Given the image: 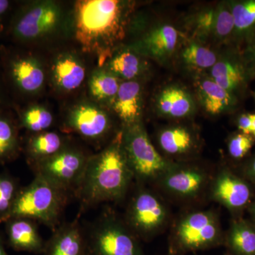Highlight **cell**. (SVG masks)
<instances>
[{
  "mask_svg": "<svg viewBox=\"0 0 255 255\" xmlns=\"http://www.w3.org/2000/svg\"><path fill=\"white\" fill-rule=\"evenodd\" d=\"M219 9L202 11L196 18V26L198 31L206 34L216 35Z\"/></svg>",
  "mask_w": 255,
  "mask_h": 255,
  "instance_id": "d6a6232c",
  "label": "cell"
},
{
  "mask_svg": "<svg viewBox=\"0 0 255 255\" xmlns=\"http://www.w3.org/2000/svg\"><path fill=\"white\" fill-rule=\"evenodd\" d=\"M177 41V29L170 25H164L145 36L141 46L147 55L154 58H164L173 53Z\"/></svg>",
  "mask_w": 255,
  "mask_h": 255,
  "instance_id": "ffe728a7",
  "label": "cell"
},
{
  "mask_svg": "<svg viewBox=\"0 0 255 255\" xmlns=\"http://www.w3.org/2000/svg\"><path fill=\"white\" fill-rule=\"evenodd\" d=\"M122 142L134 179L140 184L157 183L175 164L157 152L140 122L126 126Z\"/></svg>",
  "mask_w": 255,
  "mask_h": 255,
  "instance_id": "5b68a950",
  "label": "cell"
},
{
  "mask_svg": "<svg viewBox=\"0 0 255 255\" xmlns=\"http://www.w3.org/2000/svg\"><path fill=\"white\" fill-rule=\"evenodd\" d=\"M21 124L33 134L47 131L53 123L49 111L43 107L33 106L21 114Z\"/></svg>",
  "mask_w": 255,
  "mask_h": 255,
  "instance_id": "83f0119b",
  "label": "cell"
},
{
  "mask_svg": "<svg viewBox=\"0 0 255 255\" xmlns=\"http://www.w3.org/2000/svg\"><path fill=\"white\" fill-rule=\"evenodd\" d=\"M18 149V131L14 121L0 112V162L14 157Z\"/></svg>",
  "mask_w": 255,
  "mask_h": 255,
  "instance_id": "d4e9b609",
  "label": "cell"
},
{
  "mask_svg": "<svg viewBox=\"0 0 255 255\" xmlns=\"http://www.w3.org/2000/svg\"><path fill=\"white\" fill-rule=\"evenodd\" d=\"M250 213H251L252 218L254 220L255 223V202L253 203L251 206H250Z\"/></svg>",
  "mask_w": 255,
  "mask_h": 255,
  "instance_id": "74e56055",
  "label": "cell"
},
{
  "mask_svg": "<svg viewBox=\"0 0 255 255\" xmlns=\"http://www.w3.org/2000/svg\"><path fill=\"white\" fill-rule=\"evenodd\" d=\"M223 241L222 229L214 211H194L181 216L169 236V253L182 255L219 246Z\"/></svg>",
  "mask_w": 255,
  "mask_h": 255,
  "instance_id": "277c9868",
  "label": "cell"
},
{
  "mask_svg": "<svg viewBox=\"0 0 255 255\" xmlns=\"http://www.w3.org/2000/svg\"><path fill=\"white\" fill-rule=\"evenodd\" d=\"M8 225L9 243L18 251L41 254L45 243L38 231L36 221L27 218H12Z\"/></svg>",
  "mask_w": 255,
  "mask_h": 255,
  "instance_id": "9a60e30c",
  "label": "cell"
},
{
  "mask_svg": "<svg viewBox=\"0 0 255 255\" xmlns=\"http://www.w3.org/2000/svg\"><path fill=\"white\" fill-rule=\"evenodd\" d=\"M18 192L14 179L6 176L0 177V215L6 217Z\"/></svg>",
  "mask_w": 255,
  "mask_h": 255,
  "instance_id": "4dcf8cb0",
  "label": "cell"
},
{
  "mask_svg": "<svg viewBox=\"0 0 255 255\" xmlns=\"http://www.w3.org/2000/svg\"><path fill=\"white\" fill-rule=\"evenodd\" d=\"M114 109L126 126L139 122L141 110V92L137 82L127 81L121 84L114 100Z\"/></svg>",
  "mask_w": 255,
  "mask_h": 255,
  "instance_id": "e0dca14e",
  "label": "cell"
},
{
  "mask_svg": "<svg viewBox=\"0 0 255 255\" xmlns=\"http://www.w3.org/2000/svg\"><path fill=\"white\" fill-rule=\"evenodd\" d=\"M1 102H2V100H1V95H0V105H1Z\"/></svg>",
  "mask_w": 255,
  "mask_h": 255,
  "instance_id": "60d3db41",
  "label": "cell"
},
{
  "mask_svg": "<svg viewBox=\"0 0 255 255\" xmlns=\"http://www.w3.org/2000/svg\"><path fill=\"white\" fill-rule=\"evenodd\" d=\"M238 128L245 135H250L252 132V115L243 114L238 120Z\"/></svg>",
  "mask_w": 255,
  "mask_h": 255,
  "instance_id": "836d02e7",
  "label": "cell"
},
{
  "mask_svg": "<svg viewBox=\"0 0 255 255\" xmlns=\"http://www.w3.org/2000/svg\"><path fill=\"white\" fill-rule=\"evenodd\" d=\"M3 65L7 78L20 93L33 95L45 81V73L36 60L15 52H3Z\"/></svg>",
  "mask_w": 255,
  "mask_h": 255,
  "instance_id": "8fae6325",
  "label": "cell"
},
{
  "mask_svg": "<svg viewBox=\"0 0 255 255\" xmlns=\"http://www.w3.org/2000/svg\"><path fill=\"white\" fill-rule=\"evenodd\" d=\"M124 220L139 239L147 241L166 227L169 210L157 194L141 187L129 201Z\"/></svg>",
  "mask_w": 255,
  "mask_h": 255,
  "instance_id": "52a82bcc",
  "label": "cell"
},
{
  "mask_svg": "<svg viewBox=\"0 0 255 255\" xmlns=\"http://www.w3.org/2000/svg\"><path fill=\"white\" fill-rule=\"evenodd\" d=\"M11 2L7 0H0V33L4 29V19L9 11Z\"/></svg>",
  "mask_w": 255,
  "mask_h": 255,
  "instance_id": "e575fe53",
  "label": "cell"
},
{
  "mask_svg": "<svg viewBox=\"0 0 255 255\" xmlns=\"http://www.w3.org/2000/svg\"><path fill=\"white\" fill-rule=\"evenodd\" d=\"M253 55H254L255 58V43L254 44V46H253Z\"/></svg>",
  "mask_w": 255,
  "mask_h": 255,
  "instance_id": "ab89813d",
  "label": "cell"
},
{
  "mask_svg": "<svg viewBox=\"0 0 255 255\" xmlns=\"http://www.w3.org/2000/svg\"><path fill=\"white\" fill-rule=\"evenodd\" d=\"M252 115V135L255 137V114Z\"/></svg>",
  "mask_w": 255,
  "mask_h": 255,
  "instance_id": "8d00e7d4",
  "label": "cell"
},
{
  "mask_svg": "<svg viewBox=\"0 0 255 255\" xmlns=\"http://www.w3.org/2000/svg\"><path fill=\"white\" fill-rule=\"evenodd\" d=\"M71 194L40 176L18 192L11 209L5 219L27 218L42 223L53 231L60 219Z\"/></svg>",
  "mask_w": 255,
  "mask_h": 255,
  "instance_id": "3957f363",
  "label": "cell"
},
{
  "mask_svg": "<svg viewBox=\"0 0 255 255\" xmlns=\"http://www.w3.org/2000/svg\"><path fill=\"white\" fill-rule=\"evenodd\" d=\"M66 137L54 131L33 134L26 145V154L31 167L50 158L68 146Z\"/></svg>",
  "mask_w": 255,
  "mask_h": 255,
  "instance_id": "2e32d148",
  "label": "cell"
},
{
  "mask_svg": "<svg viewBox=\"0 0 255 255\" xmlns=\"http://www.w3.org/2000/svg\"><path fill=\"white\" fill-rule=\"evenodd\" d=\"M66 129L76 132L88 141L97 143L108 135L111 122L108 115L99 107L83 104L70 112L66 122Z\"/></svg>",
  "mask_w": 255,
  "mask_h": 255,
  "instance_id": "7c38bea8",
  "label": "cell"
},
{
  "mask_svg": "<svg viewBox=\"0 0 255 255\" xmlns=\"http://www.w3.org/2000/svg\"><path fill=\"white\" fill-rule=\"evenodd\" d=\"M0 255H8L7 253H6V251H4L1 241H0Z\"/></svg>",
  "mask_w": 255,
  "mask_h": 255,
  "instance_id": "f35d334b",
  "label": "cell"
},
{
  "mask_svg": "<svg viewBox=\"0 0 255 255\" xmlns=\"http://www.w3.org/2000/svg\"><path fill=\"white\" fill-rule=\"evenodd\" d=\"M134 179L122 142V132L104 150L91 156L76 198L80 214L110 201H122Z\"/></svg>",
  "mask_w": 255,
  "mask_h": 255,
  "instance_id": "7a4b0ae2",
  "label": "cell"
},
{
  "mask_svg": "<svg viewBox=\"0 0 255 255\" xmlns=\"http://www.w3.org/2000/svg\"><path fill=\"white\" fill-rule=\"evenodd\" d=\"M213 177L196 166L175 163L157 182L167 195L182 201H193L210 189Z\"/></svg>",
  "mask_w": 255,
  "mask_h": 255,
  "instance_id": "30bf717a",
  "label": "cell"
},
{
  "mask_svg": "<svg viewBox=\"0 0 255 255\" xmlns=\"http://www.w3.org/2000/svg\"><path fill=\"white\" fill-rule=\"evenodd\" d=\"M231 13L236 29L238 31L248 29L255 23V1L235 4Z\"/></svg>",
  "mask_w": 255,
  "mask_h": 255,
  "instance_id": "f546056e",
  "label": "cell"
},
{
  "mask_svg": "<svg viewBox=\"0 0 255 255\" xmlns=\"http://www.w3.org/2000/svg\"><path fill=\"white\" fill-rule=\"evenodd\" d=\"M85 74V67L71 55L60 56L53 65V80L56 86L63 91L78 89L83 83Z\"/></svg>",
  "mask_w": 255,
  "mask_h": 255,
  "instance_id": "ac0fdd59",
  "label": "cell"
},
{
  "mask_svg": "<svg viewBox=\"0 0 255 255\" xmlns=\"http://www.w3.org/2000/svg\"><path fill=\"white\" fill-rule=\"evenodd\" d=\"M42 255H89L86 231L78 219L55 229L45 243Z\"/></svg>",
  "mask_w": 255,
  "mask_h": 255,
  "instance_id": "5bb4252c",
  "label": "cell"
},
{
  "mask_svg": "<svg viewBox=\"0 0 255 255\" xmlns=\"http://www.w3.org/2000/svg\"><path fill=\"white\" fill-rule=\"evenodd\" d=\"M226 243L239 255H255V226L245 221H235L228 231Z\"/></svg>",
  "mask_w": 255,
  "mask_h": 255,
  "instance_id": "603a6c76",
  "label": "cell"
},
{
  "mask_svg": "<svg viewBox=\"0 0 255 255\" xmlns=\"http://www.w3.org/2000/svg\"><path fill=\"white\" fill-rule=\"evenodd\" d=\"M91 156L68 145L50 158L32 167L40 176L76 197Z\"/></svg>",
  "mask_w": 255,
  "mask_h": 255,
  "instance_id": "ba28073f",
  "label": "cell"
},
{
  "mask_svg": "<svg viewBox=\"0 0 255 255\" xmlns=\"http://www.w3.org/2000/svg\"><path fill=\"white\" fill-rule=\"evenodd\" d=\"M111 71L125 80L131 81L141 72L142 65L136 55L125 50L114 57L109 65Z\"/></svg>",
  "mask_w": 255,
  "mask_h": 255,
  "instance_id": "4316f807",
  "label": "cell"
},
{
  "mask_svg": "<svg viewBox=\"0 0 255 255\" xmlns=\"http://www.w3.org/2000/svg\"><path fill=\"white\" fill-rule=\"evenodd\" d=\"M127 11L118 0H82L75 3L74 33L82 50L103 65L125 36Z\"/></svg>",
  "mask_w": 255,
  "mask_h": 255,
  "instance_id": "6da1fadb",
  "label": "cell"
},
{
  "mask_svg": "<svg viewBox=\"0 0 255 255\" xmlns=\"http://www.w3.org/2000/svg\"><path fill=\"white\" fill-rule=\"evenodd\" d=\"M253 145V140L250 135L237 134L230 140L228 152L233 158H243L251 150Z\"/></svg>",
  "mask_w": 255,
  "mask_h": 255,
  "instance_id": "1f68e13d",
  "label": "cell"
},
{
  "mask_svg": "<svg viewBox=\"0 0 255 255\" xmlns=\"http://www.w3.org/2000/svg\"><path fill=\"white\" fill-rule=\"evenodd\" d=\"M120 84L113 74L107 72H96L90 81L91 95L99 100H114Z\"/></svg>",
  "mask_w": 255,
  "mask_h": 255,
  "instance_id": "484cf974",
  "label": "cell"
},
{
  "mask_svg": "<svg viewBox=\"0 0 255 255\" xmlns=\"http://www.w3.org/2000/svg\"><path fill=\"white\" fill-rule=\"evenodd\" d=\"M209 191L214 201L232 211L246 207L252 196L249 185L227 169H223L213 178Z\"/></svg>",
  "mask_w": 255,
  "mask_h": 255,
  "instance_id": "4fadbf2b",
  "label": "cell"
},
{
  "mask_svg": "<svg viewBox=\"0 0 255 255\" xmlns=\"http://www.w3.org/2000/svg\"><path fill=\"white\" fill-rule=\"evenodd\" d=\"M159 145L169 155L184 156L194 150L196 138L194 134L187 128H167L160 132L158 137Z\"/></svg>",
  "mask_w": 255,
  "mask_h": 255,
  "instance_id": "d6986e66",
  "label": "cell"
},
{
  "mask_svg": "<svg viewBox=\"0 0 255 255\" xmlns=\"http://www.w3.org/2000/svg\"><path fill=\"white\" fill-rule=\"evenodd\" d=\"M246 174L253 182L255 183V157L247 167Z\"/></svg>",
  "mask_w": 255,
  "mask_h": 255,
  "instance_id": "d590c367",
  "label": "cell"
},
{
  "mask_svg": "<svg viewBox=\"0 0 255 255\" xmlns=\"http://www.w3.org/2000/svg\"><path fill=\"white\" fill-rule=\"evenodd\" d=\"M59 8L52 2L23 6L13 16L9 33L14 41L30 43L50 34L59 25Z\"/></svg>",
  "mask_w": 255,
  "mask_h": 255,
  "instance_id": "9c48e42d",
  "label": "cell"
},
{
  "mask_svg": "<svg viewBox=\"0 0 255 255\" xmlns=\"http://www.w3.org/2000/svg\"><path fill=\"white\" fill-rule=\"evenodd\" d=\"M161 114L172 118H182L191 114L193 102L187 92L179 87H170L161 92L157 100Z\"/></svg>",
  "mask_w": 255,
  "mask_h": 255,
  "instance_id": "44dd1931",
  "label": "cell"
},
{
  "mask_svg": "<svg viewBox=\"0 0 255 255\" xmlns=\"http://www.w3.org/2000/svg\"><path fill=\"white\" fill-rule=\"evenodd\" d=\"M199 93L206 112L213 115L222 113L233 103L231 92L220 87L212 79L200 82Z\"/></svg>",
  "mask_w": 255,
  "mask_h": 255,
  "instance_id": "7402d4cb",
  "label": "cell"
},
{
  "mask_svg": "<svg viewBox=\"0 0 255 255\" xmlns=\"http://www.w3.org/2000/svg\"><path fill=\"white\" fill-rule=\"evenodd\" d=\"M86 233L89 255H145L140 239L114 211L102 213Z\"/></svg>",
  "mask_w": 255,
  "mask_h": 255,
  "instance_id": "8992f818",
  "label": "cell"
},
{
  "mask_svg": "<svg viewBox=\"0 0 255 255\" xmlns=\"http://www.w3.org/2000/svg\"><path fill=\"white\" fill-rule=\"evenodd\" d=\"M182 58L188 65L196 69L212 68L218 61L212 50L193 43L184 50Z\"/></svg>",
  "mask_w": 255,
  "mask_h": 255,
  "instance_id": "f1b7e54d",
  "label": "cell"
},
{
  "mask_svg": "<svg viewBox=\"0 0 255 255\" xmlns=\"http://www.w3.org/2000/svg\"><path fill=\"white\" fill-rule=\"evenodd\" d=\"M212 80L224 90L231 92L243 81V75L238 65L228 60L216 62L211 68Z\"/></svg>",
  "mask_w": 255,
  "mask_h": 255,
  "instance_id": "cb8c5ba5",
  "label": "cell"
}]
</instances>
